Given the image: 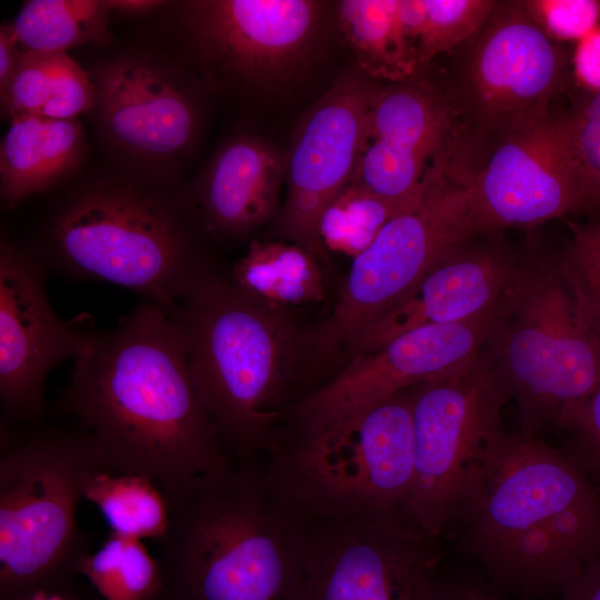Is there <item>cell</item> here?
<instances>
[{
    "label": "cell",
    "instance_id": "cell-24",
    "mask_svg": "<svg viewBox=\"0 0 600 600\" xmlns=\"http://www.w3.org/2000/svg\"><path fill=\"white\" fill-rule=\"evenodd\" d=\"M324 269L313 254L296 243L252 239L228 277L247 293L289 309L323 299Z\"/></svg>",
    "mask_w": 600,
    "mask_h": 600
},
{
    "label": "cell",
    "instance_id": "cell-12",
    "mask_svg": "<svg viewBox=\"0 0 600 600\" xmlns=\"http://www.w3.org/2000/svg\"><path fill=\"white\" fill-rule=\"evenodd\" d=\"M322 8L312 0H194L181 3L178 22L189 52L216 80L264 91L308 62Z\"/></svg>",
    "mask_w": 600,
    "mask_h": 600
},
{
    "label": "cell",
    "instance_id": "cell-34",
    "mask_svg": "<svg viewBox=\"0 0 600 600\" xmlns=\"http://www.w3.org/2000/svg\"><path fill=\"white\" fill-rule=\"evenodd\" d=\"M564 429L574 437L571 453L600 491V386L567 419Z\"/></svg>",
    "mask_w": 600,
    "mask_h": 600
},
{
    "label": "cell",
    "instance_id": "cell-16",
    "mask_svg": "<svg viewBox=\"0 0 600 600\" xmlns=\"http://www.w3.org/2000/svg\"><path fill=\"white\" fill-rule=\"evenodd\" d=\"M373 84L356 74L340 77L301 117L284 151L287 190L277 234L308 250L324 268L320 219L353 177Z\"/></svg>",
    "mask_w": 600,
    "mask_h": 600
},
{
    "label": "cell",
    "instance_id": "cell-10",
    "mask_svg": "<svg viewBox=\"0 0 600 600\" xmlns=\"http://www.w3.org/2000/svg\"><path fill=\"white\" fill-rule=\"evenodd\" d=\"M476 237L466 187L448 178L432 183L418 206L390 220L352 260L329 317L303 331L306 362L342 351L448 253Z\"/></svg>",
    "mask_w": 600,
    "mask_h": 600
},
{
    "label": "cell",
    "instance_id": "cell-1",
    "mask_svg": "<svg viewBox=\"0 0 600 600\" xmlns=\"http://www.w3.org/2000/svg\"><path fill=\"white\" fill-rule=\"evenodd\" d=\"M54 410L76 420L108 472L142 474L161 489L232 462L192 383L184 338L142 301L112 330L89 331Z\"/></svg>",
    "mask_w": 600,
    "mask_h": 600
},
{
    "label": "cell",
    "instance_id": "cell-28",
    "mask_svg": "<svg viewBox=\"0 0 600 600\" xmlns=\"http://www.w3.org/2000/svg\"><path fill=\"white\" fill-rule=\"evenodd\" d=\"M496 0H400V18L422 73L472 37Z\"/></svg>",
    "mask_w": 600,
    "mask_h": 600
},
{
    "label": "cell",
    "instance_id": "cell-21",
    "mask_svg": "<svg viewBox=\"0 0 600 600\" xmlns=\"http://www.w3.org/2000/svg\"><path fill=\"white\" fill-rule=\"evenodd\" d=\"M286 179V153L262 137L239 133L212 158L192 200L202 231L238 239L277 218Z\"/></svg>",
    "mask_w": 600,
    "mask_h": 600
},
{
    "label": "cell",
    "instance_id": "cell-31",
    "mask_svg": "<svg viewBox=\"0 0 600 600\" xmlns=\"http://www.w3.org/2000/svg\"><path fill=\"white\" fill-rule=\"evenodd\" d=\"M572 168L588 212L600 210V93L578 91L560 113Z\"/></svg>",
    "mask_w": 600,
    "mask_h": 600
},
{
    "label": "cell",
    "instance_id": "cell-20",
    "mask_svg": "<svg viewBox=\"0 0 600 600\" xmlns=\"http://www.w3.org/2000/svg\"><path fill=\"white\" fill-rule=\"evenodd\" d=\"M526 257L504 243L469 240L437 263L403 298L359 330L342 349L350 359L411 330L474 319L497 307Z\"/></svg>",
    "mask_w": 600,
    "mask_h": 600
},
{
    "label": "cell",
    "instance_id": "cell-22",
    "mask_svg": "<svg viewBox=\"0 0 600 600\" xmlns=\"http://www.w3.org/2000/svg\"><path fill=\"white\" fill-rule=\"evenodd\" d=\"M84 153V133L77 120L12 118L0 146V197L4 209H14L69 178Z\"/></svg>",
    "mask_w": 600,
    "mask_h": 600
},
{
    "label": "cell",
    "instance_id": "cell-9",
    "mask_svg": "<svg viewBox=\"0 0 600 600\" xmlns=\"http://www.w3.org/2000/svg\"><path fill=\"white\" fill-rule=\"evenodd\" d=\"M263 467L308 521L406 522L413 479L410 388L336 426L294 431Z\"/></svg>",
    "mask_w": 600,
    "mask_h": 600
},
{
    "label": "cell",
    "instance_id": "cell-7",
    "mask_svg": "<svg viewBox=\"0 0 600 600\" xmlns=\"http://www.w3.org/2000/svg\"><path fill=\"white\" fill-rule=\"evenodd\" d=\"M107 471L80 429H1L0 600L74 586L89 541L77 521L88 478Z\"/></svg>",
    "mask_w": 600,
    "mask_h": 600
},
{
    "label": "cell",
    "instance_id": "cell-18",
    "mask_svg": "<svg viewBox=\"0 0 600 600\" xmlns=\"http://www.w3.org/2000/svg\"><path fill=\"white\" fill-rule=\"evenodd\" d=\"M452 132L449 108L427 72L377 82L351 181L386 198L421 199L447 176Z\"/></svg>",
    "mask_w": 600,
    "mask_h": 600
},
{
    "label": "cell",
    "instance_id": "cell-32",
    "mask_svg": "<svg viewBox=\"0 0 600 600\" xmlns=\"http://www.w3.org/2000/svg\"><path fill=\"white\" fill-rule=\"evenodd\" d=\"M571 238L558 256L577 302L600 339V219L569 222Z\"/></svg>",
    "mask_w": 600,
    "mask_h": 600
},
{
    "label": "cell",
    "instance_id": "cell-33",
    "mask_svg": "<svg viewBox=\"0 0 600 600\" xmlns=\"http://www.w3.org/2000/svg\"><path fill=\"white\" fill-rule=\"evenodd\" d=\"M553 42L577 43L600 26V0H517Z\"/></svg>",
    "mask_w": 600,
    "mask_h": 600
},
{
    "label": "cell",
    "instance_id": "cell-26",
    "mask_svg": "<svg viewBox=\"0 0 600 600\" xmlns=\"http://www.w3.org/2000/svg\"><path fill=\"white\" fill-rule=\"evenodd\" d=\"M109 0H29L10 22L24 52H67L110 41Z\"/></svg>",
    "mask_w": 600,
    "mask_h": 600
},
{
    "label": "cell",
    "instance_id": "cell-40",
    "mask_svg": "<svg viewBox=\"0 0 600 600\" xmlns=\"http://www.w3.org/2000/svg\"><path fill=\"white\" fill-rule=\"evenodd\" d=\"M72 587L58 591H40L24 600H79L74 596Z\"/></svg>",
    "mask_w": 600,
    "mask_h": 600
},
{
    "label": "cell",
    "instance_id": "cell-5",
    "mask_svg": "<svg viewBox=\"0 0 600 600\" xmlns=\"http://www.w3.org/2000/svg\"><path fill=\"white\" fill-rule=\"evenodd\" d=\"M196 392L236 459L273 444L272 428L304 368L303 331L290 310L218 274L173 316Z\"/></svg>",
    "mask_w": 600,
    "mask_h": 600
},
{
    "label": "cell",
    "instance_id": "cell-35",
    "mask_svg": "<svg viewBox=\"0 0 600 600\" xmlns=\"http://www.w3.org/2000/svg\"><path fill=\"white\" fill-rule=\"evenodd\" d=\"M571 77L578 91L600 93V26L574 43Z\"/></svg>",
    "mask_w": 600,
    "mask_h": 600
},
{
    "label": "cell",
    "instance_id": "cell-15",
    "mask_svg": "<svg viewBox=\"0 0 600 600\" xmlns=\"http://www.w3.org/2000/svg\"><path fill=\"white\" fill-rule=\"evenodd\" d=\"M47 268L22 244L0 246L1 429L37 424L51 370L87 347L89 331L63 322L46 292Z\"/></svg>",
    "mask_w": 600,
    "mask_h": 600
},
{
    "label": "cell",
    "instance_id": "cell-27",
    "mask_svg": "<svg viewBox=\"0 0 600 600\" xmlns=\"http://www.w3.org/2000/svg\"><path fill=\"white\" fill-rule=\"evenodd\" d=\"M142 474L92 473L83 489V499L93 503L106 518L110 531L137 539L159 540L168 527V499Z\"/></svg>",
    "mask_w": 600,
    "mask_h": 600
},
{
    "label": "cell",
    "instance_id": "cell-29",
    "mask_svg": "<svg viewBox=\"0 0 600 600\" xmlns=\"http://www.w3.org/2000/svg\"><path fill=\"white\" fill-rule=\"evenodd\" d=\"M422 199H390L350 181L321 216V242L327 251L342 253L353 260L371 246L390 220L411 210Z\"/></svg>",
    "mask_w": 600,
    "mask_h": 600
},
{
    "label": "cell",
    "instance_id": "cell-13",
    "mask_svg": "<svg viewBox=\"0 0 600 600\" xmlns=\"http://www.w3.org/2000/svg\"><path fill=\"white\" fill-rule=\"evenodd\" d=\"M434 539L403 522L309 521L301 600H443Z\"/></svg>",
    "mask_w": 600,
    "mask_h": 600
},
{
    "label": "cell",
    "instance_id": "cell-11",
    "mask_svg": "<svg viewBox=\"0 0 600 600\" xmlns=\"http://www.w3.org/2000/svg\"><path fill=\"white\" fill-rule=\"evenodd\" d=\"M510 394L481 352L410 388L413 479L408 526L437 538L450 528L466 473L503 432Z\"/></svg>",
    "mask_w": 600,
    "mask_h": 600
},
{
    "label": "cell",
    "instance_id": "cell-8",
    "mask_svg": "<svg viewBox=\"0 0 600 600\" xmlns=\"http://www.w3.org/2000/svg\"><path fill=\"white\" fill-rule=\"evenodd\" d=\"M481 356L519 407L522 433L563 428L600 386V339L558 257L526 252Z\"/></svg>",
    "mask_w": 600,
    "mask_h": 600
},
{
    "label": "cell",
    "instance_id": "cell-14",
    "mask_svg": "<svg viewBox=\"0 0 600 600\" xmlns=\"http://www.w3.org/2000/svg\"><path fill=\"white\" fill-rule=\"evenodd\" d=\"M104 140L120 154L148 167L174 163L194 146L202 104L190 76L146 52L121 53L91 76Z\"/></svg>",
    "mask_w": 600,
    "mask_h": 600
},
{
    "label": "cell",
    "instance_id": "cell-36",
    "mask_svg": "<svg viewBox=\"0 0 600 600\" xmlns=\"http://www.w3.org/2000/svg\"><path fill=\"white\" fill-rule=\"evenodd\" d=\"M560 594V600H600V559L586 566Z\"/></svg>",
    "mask_w": 600,
    "mask_h": 600
},
{
    "label": "cell",
    "instance_id": "cell-17",
    "mask_svg": "<svg viewBox=\"0 0 600 600\" xmlns=\"http://www.w3.org/2000/svg\"><path fill=\"white\" fill-rule=\"evenodd\" d=\"M500 303L474 319L418 328L376 351L352 357L331 379L308 390L289 409L294 431L341 423L476 357L493 328Z\"/></svg>",
    "mask_w": 600,
    "mask_h": 600
},
{
    "label": "cell",
    "instance_id": "cell-3",
    "mask_svg": "<svg viewBox=\"0 0 600 600\" xmlns=\"http://www.w3.org/2000/svg\"><path fill=\"white\" fill-rule=\"evenodd\" d=\"M162 491L169 518L151 600H301L309 522L256 459Z\"/></svg>",
    "mask_w": 600,
    "mask_h": 600
},
{
    "label": "cell",
    "instance_id": "cell-6",
    "mask_svg": "<svg viewBox=\"0 0 600 600\" xmlns=\"http://www.w3.org/2000/svg\"><path fill=\"white\" fill-rule=\"evenodd\" d=\"M571 51L551 41L517 0L496 1L472 37L424 71L452 120L448 179L467 184L499 146L551 114L572 84Z\"/></svg>",
    "mask_w": 600,
    "mask_h": 600
},
{
    "label": "cell",
    "instance_id": "cell-30",
    "mask_svg": "<svg viewBox=\"0 0 600 600\" xmlns=\"http://www.w3.org/2000/svg\"><path fill=\"white\" fill-rule=\"evenodd\" d=\"M79 573L103 600H151L161 581L159 561L141 539L111 531L96 552L86 556Z\"/></svg>",
    "mask_w": 600,
    "mask_h": 600
},
{
    "label": "cell",
    "instance_id": "cell-39",
    "mask_svg": "<svg viewBox=\"0 0 600 600\" xmlns=\"http://www.w3.org/2000/svg\"><path fill=\"white\" fill-rule=\"evenodd\" d=\"M112 11L124 13L128 16H138L148 13L166 2L158 0H109Z\"/></svg>",
    "mask_w": 600,
    "mask_h": 600
},
{
    "label": "cell",
    "instance_id": "cell-19",
    "mask_svg": "<svg viewBox=\"0 0 600 600\" xmlns=\"http://www.w3.org/2000/svg\"><path fill=\"white\" fill-rule=\"evenodd\" d=\"M464 187L477 237L588 212L553 111L499 146Z\"/></svg>",
    "mask_w": 600,
    "mask_h": 600
},
{
    "label": "cell",
    "instance_id": "cell-25",
    "mask_svg": "<svg viewBox=\"0 0 600 600\" xmlns=\"http://www.w3.org/2000/svg\"><path fill=\"white\" fill-rule=\"evenodd\" d=\"M337 13L341 33L369 78L394 83L420 73L400 18V0H342Z\"/></svg>",
    "mask_w": 600,
    "mask_h": 600
},
{
    "label": "cell",
    "instance_id": "cell-37",
    "mask_svg": "<svg viewBox=\"0 0 600 600\" xmlns=\"http://www.w3.org/2000/svg\"><path fill=\"white\" fill-rule=\"evenodd\" d=\"M23 53L11 24L2 23L0 27V92L7 88Z\"/></svg>",
    "mask_w": 600,
    "mask_h": 600
},
{
    "label": "cell",
    "instance_id": "cell-2",
    "mask_svg": "<svg viewBox=\"0 0 600 600\" xmlns=\"http://www.w3.org/2000/svg\"><path fill=\"white\" fill-rule=\"evenodd\" d=\"M450 528L496 582L561 592L600 559V491L571 453L503 431L469 467Z\"/></svg>",
    "mask_w": 600,
    "mask_h": 600
},
{
    "label": "cell",
    "instance_id": "cell-23",
    "mask_svg": "<svg viewBox=\"0 0 600 600\" xmlns=\"http://www.w3.org/2000/svg\"><path fill=\"white\" fill-rule=\"evenodd\" d=\"M96 98L91 76L67 52H24L0 92L9 121L20 116L77 120L94 108Z\"/></svg>",
    "mask_w": 600,
    "mask_h": 600
},
{
    "label": "cell",
    "instance_id": "cell-4",
    "mask_svg": "<svg viewBox=\"0 0 600 600\" xmlns=\"http://www.w3.org/2000/svg\"><path fill=\"white\" fill-rule=\"evenodd\" d=\"M186 200L127 181H96L62 201L43 241L24 246L46 268L73 280L126 288L173 316L224 273L201 244Z\"/></svg>",
    "mask_w": 600,
    "mask_h": 600
},
{
    "label": "cell",
    "instance_id": "cell-38",
    "mask_svg": "<svg viewBox=\"0 0 600 600\" xmlns=\"http://www.w3.org/2000/svg\"><path fill=\"white\" fill-rule=\"evenodd\" d=\"M443 600H502L491 588L469 579L444 581Z\"/></svg>",
    "mask_w": 600,
    "mask_h": 600
}]
</instances>
